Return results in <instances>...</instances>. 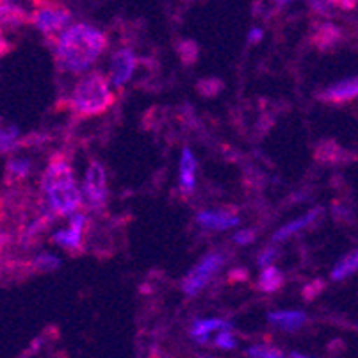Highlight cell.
<instances>
[{
    "instance_id": "6da1fadb",
    "label": "cell",
    "mask_w": 358,
    "mask_h": 358,
    "mask_svg": "<svg viewBox=\"0 0 358 358\" xmlns=\"http://www.w3.org/2000/svg\"><path fill=\"white\" fill-rule=\"evenodd\" d=\"M106 47L102 32L90 25H73L63 34L57 48L61 64L70 71H83L90 66Z\"/></svg>"
},
{
    "instance_id": "7a4b0ae2",
    "label": "cell",
    "mask_w": 358,
    "mask_h": 358,
    "mask_svg": "<svg viewBox=\"0 0 358 358\" xmlns=\"http://www.w3.org/2000/svg\"><path fill=\"white\" fill-rule=\"evenodd\" d=\"M43 189L50 201L52 210L57 214H71L80 205L79 189L66 162H52L43 177Z\"/></svg>"
},
{
    "instance_id": "3957f363",
    "label": "cell",
    "mask_w": 358,
    "mask_h": 358,
    "mask_svg": "<svg viewBox=\"0 0 358 358\" xmlns=\"http://www.w3.org/2000/svg\"><path fill=\"white\" fill-rule=\"evenodd\" d=\"M110 103H113V93L100 75H90L75 90L73 106L80 115H100Z\"/></svg>"
},
{
    "instance_id": "277c9868",
    "label": "cell",
    "mask_w": 358,
    "mask_h": 358,
    "mask_svg": "<svg viewBox=\"0 0 358 358\" xmlns=\"http://www.w3.org/2000/svg\"><path fill=\"white\" fill-rule=\"evenodd\" d=\"M221 264H223V257L217 255V253L205 257V259L201 260V264H198L196 268L187 275V278L184 280V285H182L184 291L191 296L200 292L201 289L205 287V284L209 282L210 276L217 271V268H220Z\"/></svg>"
},
{
    "instance_id": "5b68a950",
    "label": "cell",
    "mask_w": 358,
    "mask_h": 358,
    "mask_svg": "<svg viewBox=\"0 0 358 358\" xmlns=\"http://www.w3.org/2000/svg\"><path fill=\"white\" fill-rule=\"evenodd\" d=\"M84 193L91 201V205H100L106 200V173L99 162H93L86 173V182H84Z\"/></svg>"
},
{
    "instance_id": "8992f818",
    "label": "cell",
    "mask_w": 358,
    "mask_h": 358,
    "mask_svg": "<svg viewBox=\"0 0 358 358\" xmlns=\"http://www.w3.org/2000/svg\"><path fill=\"white\" fill-rule=\"evenodd\" d=\"M70 13L61 8H43L36 11L34 24L36 27L43 32H55L68 24Z\"/></svg>"
},
{
    "instance_id": "52a82bcc",
    "label": "cell",
    "mask_w": 358,
    "mask_h": 358,
    "mask_svg": "<svg viewBox=\"0 0 358 358\" xmlns=\"http://www.w3.org/2000/svg\"><path fill=\"white\" fill-rule=\"evenodd\" d=\"M134 54L130 50H118L113 55V66H110V83L120 87L130 79V73L134 70Z\"/></svg>"
},
{
    "instance_id": "ba28073f",
    "label": "cell",
    "mask_w": 358,
    "mask_h": 358,
    "mask_svg": "<svg viewBox=\"0 0 358 358\" xmlns=\"http://www.w3.org/2000/svg\"><path fill=\"white\" fill-rule=\"evenodd\" d=\"M198 223L203 224L205 229L227 230L239 224V220L224 213H200L198 214Z\"/></svg>"
},
{
    "instance_id": "9c48e42d",
    "label": "cell",
    "mask_w": 358,
    "mask_h": 358,
    "mask_svg": "<svg viewBox=\"0 0 358 358\" xmlns=\"http://www.w3.org/2000/svg\"><path fill=\"white\" fill-rule=\"evenodd\" d=\"M194 169H196V161L191 150L185 148L180 159V187L185 193H191L194 189Z\"/></svg>"
},
{
    "instance_id": "30bf717a",
    "label": "cell",
    "mask_w": 358,
    "mask_h": 358,
    "mask_svg": "<svg viewBox=\"0 0 358 358\" xmlns=\"http://www.w3.org/2000/svg\"><path fill=\"white\" fill-rule=\"evenodd\" d=\"M355 96H358V79L343 80L327 91V99L330 100H351Z\"/></svg>"
},
{
    "instance_id": "8fae6325",
    "label": "cell",
    "mask_w": 358,
    "mask_h": 358,
    "mask_svg": "<svg viewBox=\"0 0 358 358\" xmlns=\"http://www.w3.org/2000/svg\"><path fill=\"white\" fill-rule=\"evenodd\" d=\"M303 312H273L269 314V321L280 324V327L287 328V330H296L305 323Z\"/></svg>"
},
{
    "instance_id": "7c38bea8",
    "label": "cell",
    "mask_w": 358,
    "mask_h": 358,
    "mask_svg": "<svg viewBox=\"0 0 358 358\" xmlns=\"http://www.w3.org/2000/svg\"><path fill=\"white\" fill-rule=\"evenodd\" d=\"M229 330L230 328V323H227V321H221V319H205V321H196V324H194L193 328V335L196 341H200V343H205L207 341V334L213 330Z\"/></svg>"
},
{
    "instance_id": "4fadbf2b",
    "label": "cell",
    "mask_w": 358,
    "mask_h": 358,
    "mask_svg": "<svg viewBox=\"0 0 358 358\" xmlns=\"http://www.w3.org/2000/svg\"><path fill=\"white\" fill-rule=\"evenodd\" d=\"M317 214H319V210L315 209V210H312V213L305 214V216L298 217V220H296V221H291V223H289V224H285L284 229H280L278 232H276L275 241L287 239L289 236H292V234H294V232H298V230H301V229H303V227L310 224L312 221L315 220V216H317Z\"/></svg>"
},
{
    "instance_id": "5bb4252c",
    "label": "cell",
    "mask_w": 358,
    "mask_h": 358,
    "mask_svg": "<svg viewBox=\"0 0 358 358\" xmlns=\"http://www.w3.org/2000/svg\"><path fill=\"white\" fill-rule=\"evenodd\" d=\"M282 282H284V276L276 268H268L264 269L262 275H260V289L266 292H275L282 287Z\"/></svg>"
},
{
    "instance_id": "9a60e30c",
    "label": "cell",
    "mask_w": 358,
    "mask_h": 358,
    "mask_svg": "<svg viewBox=\"0 0 358 358\" xmlns=\"http://www.w3.org/2000/svg\"><path fill=\"white\" fill-rule=\"evenodd\" d=\"M357 271H358V252H355L337 264V268H335L334 273H331V278L343 280L346 278V276H350L351 273H357Z\"/></svg>"
},
{
    "instance_id": "2e32d148",
    "label": "cell",
    "mask_w": 358,
    "mask_h": 358,
    "mask_svg": "<svg viewBox=\"0 0 358 358\" xmlns=\"http://www.w3.org/2000/svg\"><path fill=\"white\" fill-rule=\"evenodd\" d=\"M54 241L61 246H68V248H80V232L73 229L63 230V232L55 234Z\"/></svg>"
},
{
    "instance_id": "e0dca14e",
    "label": "cell",
    "mask_w": 358,
    "mask_h": 358,
    "mask_svg": "<svg viewBox=\"0 0 358 358\" xmlns=\"http://www.w3.org/2000/svg\"><path fill=\"white\" fill-rule=\"evenodd\" d=\"M248 355L255 358H278L282 357V351L275 350V348L271 346H253L250 348Z\"/></svg>"
},
{
    "instance_id": "ac0fdd59",
    "label": "cell",
    "mask_w": 358,
    "mask_h": 358,
    "mask_svg": "<svg viewBox=\"0 0 358 358\" xmlns=\"http://www.w3.org/2000/svg\"><path fill=\"white\" fill-rule=\"evenodd\" d=\"M16 138H18V130H16L15 127H9V129H6L4 132H2V138H0V141H2V152H8V150H11L13 146H15Z\"/></svg>"
},
{
    "instance_id": "d6986e66",
    "label": "cell",
    "mask_w": 358,
    "mask_h": 358,
    "mask_svg": "<svg viewBox=\"0 0 358 358\" xmlns=\"http://www.w3.org/2000/svg\"><path fill=\"white\" fill-rule=\"evenodd\" d=\"M36 264H38V268L40 269H54V268H59L61 260L57 257H52V255H40L36 259Z\"/></svg>"
},
{
    "instance_id": "ffe728a7",
    "label": "cell",
    "mask_w": 358,
    "mask_h": 358,
    "mask_svg": "<svg viewBox=\"0 0 358 358\" xmlns=\"http://www.w3.org/2000/svg\"><path fill=\"white\" fill-rule=\"evenodd\" d=\"M216 344L220 348H223V350H234V348H236V338H234L229 331H223L221 335H217Z\"/></svg>"
},
{
    "instance_id": "44dd1931",
    "label": "cell",
    "mask_w": 358,
    "mask_h": 358,
    "mask_svg": "<svg viewBox=\"0 0 358 358\" xmlns=\"http://www.w3.org/2000/svg\"><path fill=\"white\" fill-rule=\"evenodd\" d=\"M9 169L18 177H25L29 171V162L27 161H11L9 162Z\"/></svg>"
},
{
    "instance_id": "7402d4cb",
    "label": "cell",
    "mask_w": 358,
    "mask_h": 358,
    "mask_svg": "<svg viewBox=\"0 0 358 358\" xmlns=\"http://www.w3.org/2000/svg\"><path fill=\"white\" fill-rule=\"evenodd\" d=\"M255 239V234L252 230H241L239 234H236V243L239 244H250Z\"/></svg>"
},
{
    "instance_id": "603a6c76",
    "label": "cell",
    "mask_w": 358,
    "mask_h": 358,
    "mask_svg": "<svg viewBox=\"0 0 358 358\" xmlns=\"http://www.w3.org/2000/svg\"><path fill=\"white\" fill-rule=\"evenodd\" d=\"M275 257H276V252H275V250H271V248L266 250V252H264L262 255L259 257V264H260V266H264V268H266V266H268V264H271V260L275 259Z\"/></svg>"
},
{
    "instance_id": "cb8c5ba5",
    "label": "cell",
    "mask_w": 358,
    "mask_h": 358,
    "mask_svg": "<svg viewBox=\"0 0 358 358\" xmlns=\"http://www.w3.org/2000/svg\"><path fill=\"white\" fill-rule=\"evenodd\" d=\"M84 216H80V214H77V216L71 217V223H70V229L77 230V232H83V227H84Z\"/></svg>"
},
{
    "instance_id": "d4e9b609",
    "label": "cell",
    "mask_w": 358,
    "mask_h": 358,
    "mask_svg": "<svg viewBox=\"0 0 358 358\" xmlns=\"http://www.w3.org/2000/svg\"><path fill=\"white\" fill-rule=\"evenodd\" d=\"M260 38H262V31H260V29H253V31H250V43H257Z\"/></svg>"
},
{
    "instance_id": "484cf974",
    "label": "cell",
    "mask_w": 358,
    "mask_h": 358,
    "mask_svg": "<svg viewBox=\"0 0 358 358\" xmlns=\"http://www.w3.org/2000/svg\"><path fill=\"white\" fill-rule=\"evenodd\" d=\"M289 2H291V0H276V4L278 6H285V4H289Z\"/></svg>"
}]
</instances>
